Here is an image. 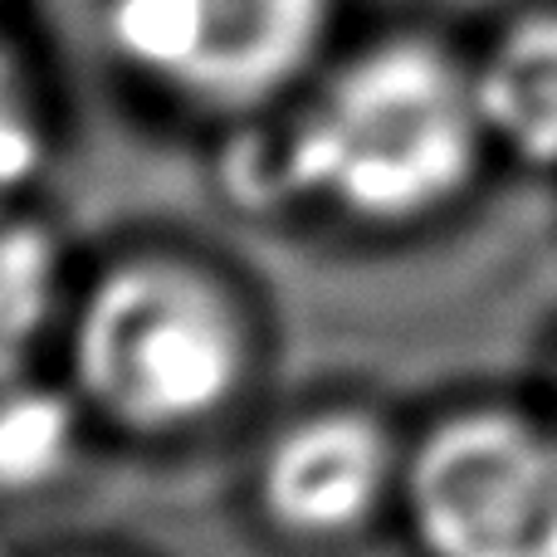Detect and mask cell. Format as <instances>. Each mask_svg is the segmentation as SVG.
<instances>
[{
	"label": "cell",
	"instance_id": "7a4b0ae2",
	"mask_svg": "<svg viewBox=\"0 0 557 557\" xmlns=\"http://www.w3.org/2000/svg\"><path fill=\"white\" fill-rule=\"evenodd\" d=\"M74 396L127 435L215 421L250 372V327L211 270L137 255L103 270L69 313Z\"/></svg>",
	"mask_w": 557,
	"mask_h": 557
},
{
	"label": "cell",
	"instance_id": "3957f363",
	"mask_svg": "<svg viewBox=\"0 0 557 557\" xmlns=\"http://www.w3.org/2000/svg\"><path fill=\"white\" fill-rule=\"evenodd\" d=\"M333 0H113L108 39L157 94L206 113L264 108L323 54Z\"/></svg>",
	"mask_w": 557,
	"mask_h": 557
},
{
	"label": "cell",
	"instance_id": "277c9868",
	"mask_svg": "<svg viewBox=\"0 0 557 557\" xmlns=\"http://www.w3.org/2000/svg\"><path fill=\"white\" fill-rule=\"evenodd\" d=\"M425 557H557V441L509 411H460L406 460Z\"/></svg>",
	"mask_w": 557,
	"mask_h": 557
},
{
	"label": "cell",
	"instance_id": "8992f818",
	"mask_svg": "<svg viewBox=\"0 0 557 557\" xmlns=\"http://www.w3.org/2000/svg\"><path fill=\"white\" fill-rule=\"evenodd\" d=\"M490 137L529 162H557V15L513 20L474 69Z\"/></svg>",
	"mask_w": 557,
	"mask_h": 557
},
{
	"label": "cell",
	"instance_id": "30bf717a",
	"mask_svg": "<svg viewBox=\"0 0 557 557\" xmlns=\"http://www.w3.org/2000/svg\"><path fill=\"white\" fill-rule=\"evenodd\" d=\"M0 5H10V0H0Z\"/></svg>",
	"mask_w": 557,
	"mask_h": 557
},
{
	"label": "cell",
	"instance_id": "6da1fadb",
	"mask_svg": "<svg viewBox=\"0 0 557 557\" xmlns=\"http://www.w3.org/2000/svg\"><path fill=\"white\" fill-rule=\"evenodd\" d=\"M484 143L474 69L431 39L396 35L318 78L284 137V176L343 221L401 231L470 186Z\"/></svg>",
	"mask_w": 557,
	"mask_h": 557
},
{
	"label": "cell",
	"instance_id": "ba28073f",
	"mask_svg": "<svg viewBox=\"0 0 557 557\" xmlns=\"http://www.w3.org/2000/svg\"><path fill=\"white\" fill-rule=\"evenodd\" d=\"M78 406L29 376L0 386V499H29L64 480L78 460Z\"/></svg>",
	"mask_w": 557,
	"mask_h": 557
},
{
	"label": "cell",
	"instance_id": "9c48e42d",
	"mask_svg": "<svg viewBox=\"0 0 557 557\" xmlns=\"http://www.w3.org/2000/svg\"><path fill=\"white\" fill-rule=\"evenodd\" d=\"M45 147V94H39V78L10 29L5 5H0V211H10L15 196L35 182Z\"/></svg>",
	"mask_w": 557,
	"mask_h": 557
},
{
	"label": "cell",
	"instance_id": "5b68a950",
	"mask_svg": "<svg viewBox=\"0 0 557 557\" xmlns=\"http://www.w3.org/2000/svg\"><path fill=\"white\" fill-rule=\"evenodd\" d=\"M401 455L372 411L327 406L288 421L260 455V513L294 543H347L401 490Z\"/></svg>",
	"mask_w": 557,
	"mask_h": 557
},
{
	"label": "cell",
	"instance_id": "52a82bcc",
	"mask_svg": "<svg viewBox=\"0 0 557 557\" xmlns=\"http://www.w3.org/2000/svg\"><path fill=\"white\" fill-rule=\"evenodd\" d=\"M64 308V264L35 221L10 206L0 211V386L29 376Z\"/></svg>",
	"mask_w": 557,
	"mask_h": 557
}]
</instances>
